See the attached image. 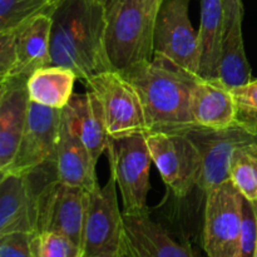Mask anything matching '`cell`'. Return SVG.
<instances>
[{
	"instance_id": "6da1fadb",
	"label": "cell",
	"mask_w": 257,
	"mask_h": 257,
	"mask_svg": "<svg viewBox=\"0 0 257 257\" xmlns=\"http://www.w3.org/2000/svg\"><path fill=\"white\" fill-rule=\"evenodd\" d=\"M52 19V65L68 68L85 84L112 69L105 50V5L97 0H59Z\"/></svg>"
},
{
	"instance_id": "7a4b0ae2",
	"label": "cell",
	"mask_w": 257,
	"mask_h": 257,
	"mask_svg": "<svg viewBox=\"0 0 257 257\" xmlns=\"http://www.w3.org/2000/svg\"><path fill=\"white\" fill-rule=\"evenodd\" d=\"M123 75L140 95L147 133H187L197 128L191 113V90L197 77L157 55Z\"/></svg>"
},
{
	"instance_id": "3957f363",
	"label": "cell",
	"mask_w": 257,
	"mask_h": 257,
	"mask_svg": "<svg viewBox=\"0 0 257 257\" xmlns=\"http://www.w3.org/2000/svg\"><path fill=\"white\" fill-rule=\"evenodd\" d=\"M156 13L142 0H108L105 50L113 70L125 74L155 58Z\"/></svg>"
},
{
	"instance_id": "277c9868",
	"label": "cell",
	"mask_w": 257,
	"mask_h": 257,
	"mask_svg": "<svg viewBox=\"0 0 257 257\" xmlns=\"http://www.w3.org/2000/svg\"><path fill=\"white\" fill-rule=\"evenodd\" d=\"M201 241L207 257H238L243 196L231 180L205 193Z\"/></svg>"
},
{
	"instance_id": "5b68a950",
	"label": "cell",
	"mask_w": 257,
	"mask_h": 257,
	"mask_svg": "<svg viewBox=\"0 0 257 257\" xmlns=\"http://www.w3.org/2000/svg\"><path fill=\"white\" fill-rule=\"evenodd\" d=\"M110 173L120 190L123 213L150 211L147 205L151 190L150 170L152 157L148 150L146 133L110 140L108 147Z\"/></svg>"
},
{
	"instance_id": "8992f818",
	"label": "cell",
	"mask_w": 257,
	"mask_h": 257,
	"mask_svg": "<svg viewBox=\"0 0 257 257\" xmlns=\"http://www.w3.org/2000/svg\"><path fill=\"white\" fill-rule=\"evenodd\" d=\"M191 0H162L155 19V55L198 77V32L190 19Z\"/></svg>"
},
{
	"instance_id": "52a82bcc",
	"label": "cell",
	"mask_w": 257,
	"mask_h": 257,
	"mask_svg": "<svg viewBox=\"0 0 257 257\" xmlns=\"http://www.w3.org/2000/svg\"><path fill=\"white\" fill-rule=\"evenodd\" d=\"M100 102L110 140L147 133L145 113L135 85L117 70H105L85 83Z\"/></svg>"
},
{
	"instance_id": "ba28073f",
	"label": "cell",
	"mask_w": 257,
	"mask_h": 257,
	"mask_svg": "<svg viewBox=\"0 0 257 257\" xmlns=\"http://www.w3.org/2000/svg\"><path fill=\"white\" fill-rule=\"evenodd\" d=\"M152 162L163 182L178 198L197 187L202 161L195 143L186 133H146Z\"/></svg>"
},
{
	"instance_id": "9c48e42d",
	"label": "cell",
	"mask_w": 257,
	"mask_h": 257,
	"mask_svg": "<svg viewBox=\"0 0 257 257\" xmlns=\"http://www.w3.org/2000/svg\"><path fill=\"white\" fill-rule=\"evenodd\" d=\"M117 182L110 173L104 186H97L89 192L83 257H119L123 242V211L117 197Z\"/></svg>"
},
{
	"instance_id": "30bf717a",
	"label": "cell",
	"mask_w": 257,
	"mask_h": 257,
	"mask_svg": "<svg viewBox=\"0 0 257 257\" xmlns=\"http://www.w3.org/2000/svg\"><path fill=\"white\" fill-rule=\"evenodd\" d=\"M89 192L58 178L48 183L39 195L38 232L59 233L82 248Z\"/></svg>"
},
{
	"instance_id": "8fae6325",
	"label": "cell",
	"mask_w": 257,
	"mask_h": 257,
	"mask_svg": "<svg viewBox=\"0 0 257 257\" xmlns=\"http://www.w3.org/2000/svg\"><path fill=\"white\" fill-rule=\"evenodd\" d=\"M186 135L195 143L202 161L197 187L203 193L230 180V165L237 148L257 146V135L236 124L222 130L197 127Z\"/></svg>"
},
{
	"instance_id": "7c38bea8",
	"label": "cell",
	"mask_w": 257,
	"mask_h": 257,
	"mask_svg": "<svg viewBox=\"0 0 257 257\" xmlns=\"http://www.w3.org/2000/svg\"><path fill=\"white\" fill-rule=\"evenodd\" d=\"M62 110L30 100L27 123L17 155L9 168L3 173L29 172L55 160Z\"/></svg>"
},
{
	"instance_id": "4fadbf2b",
	"label": "cell",
	"mask_w": 257,
	"mask_h": 257,
	"mask_svg": "<svg viewBox=\"0 0 257 257\" xmlns=\"http://www.w3.org/2000/svg\"><path fill=\"white\" fill-rule=\"evenodd\" d=\"M119 257H198L192 243L181 241L170 228L151 217L150 211L123 213Z\"/></svg>"
},
{
	"instance_id": "5bb4252c",
	"label": "cell",
	"mask_w": 257,
	"mask_h": 257,
	"mask_svg": "<svg viewBox=\"0 0 257 257\" xmlns=\"http://www.w3.org/2000/svg\"><path fill=\"white\" fill-rule=\"evenodd\" d=\"M28 75L14 74L0 80V173L14 161L29 110Z\"/></svg>"
},
{
	"instance_id": "9a60e30c",
	"label": "cell",
	"mask_w": 257,
	"mask_h": 257,
	"mask_svg": "<svg viewBox=\"0 0 257 257\" xmlns=\"http://www.w3.org/2000/svg\"><path fill=\"white\" fill-rule=\"evenodd\" d=\"M55 168L58 180L70 186L93 191L99 186L95 167L89 150L75 127L74 118L69 107L63 108L59 138L55 152Z\"/></svg>"
},
{
	"instance_id": "2e32d148",
	"label": "cell",
	"mask_w": 257,
	"mask_h": 257,
	"mask_svg": "<svg viewBox=\"0 0 257 257\" xmlns=\"http://www.w3.org/2000/svg\"><path fill=\"white\" fill-rule=\"evenodd\" d=\"M242 0H223V29L221 40L218 79L233 89L251 82L242 37Z\"/></svg>"
},
{
	"instance_id": "e0dca14e",
	"label": "cell",
	"mask_w": 257,
	"mask_h": 257,
	"mask_svg": "<svg viewBox=\"0 0 257 257\" xmlns=\"http://www.w3.org/2000/svg\"><path fill=\"white\" fill-rule=\"evenodd\" d=\"M191 113L196 125L222 130L235 124V99L220 79L197 77L191 90Z\"/></svg>"
},
{
	"instance_id": "ac0fdd59",
	"label": "cell",
	"mask_w": 257,
	"mask_h": 257,
	"mask_svg": "<svg viewBox=\"0 0 257 257\" xmlns=\"http://www.w3.org/2000/svg\"><path fill=\"white\" fill-rule=\"evenodd\" d=\"M13 32H15L17 43V65L12 75L23 74L29 77L35 70L52 65V19L49 14L39 15Z\"/></svg>"
},
{
	"instance_id": "d6986e66",
	"label": "cell",
	"mask_w": 257,
	"mask_h": 257,
	"mask_svg": "<svg viewBox=\"0 0 257 257\" xmlns=\"http://www.w3.org/2000/svg\"><path fill=\"white\" fill-rule=\"evenodd\" d=\"M68 107L74 118L78 133L93 160L98 162L100 156L108 151L110 143L102 104L94 93L87 89L84 94H73Z\"/></svg>"
},
{
	"instance_id": "ffe728a7",
	"label": "cell",
	"mask_w": 257,
	"mask_h": 257,
	"mask_svg": "<svg viewBox=\"0 0 257 257\" xmlns=\"http://www.w3.org/2000/svg\"><path fill=\"white\" fill-rule=\"evenodd\" d=\"M222 29L223 0H201V19L197 30L200 52L198 77L203 79H218Z\"/></svg>"
},
{
	"instance_id": "44dd1931",
	"label": "cell",
	"mask_w": 257,
	"mask_h": 257,
	"mask_svg": "<svg viewBox=\"0 0 257 257\" xmlns=\"http://www.w3.org/2000/svg\"><path fill=\"white\" fill-rule=\"evenodd\" d=\"M77 75L68 68L48 65L40 68L28 78V93L32 102L45 107L63 109L73 97Z\"/></svg>"
},
{
	"instance_id": "7402d4cb",
	"label": "cell",
	"mask_w": 257,
	"mask_h": 257,
	"mask_svg": "<svg viewBox=\"0 0 257 257\" xmlns=\"http://www.w3.org/2000/svg\"><path fill=\"white\" fill-rule=\"evenodd\" d=\"M52 8L49 0H0V32L19 29L29 20L49 14Z\"/></svg>"
},
{
	"instance_id": "603a6c76",
	"label": "cell",
	"mask_w": 257,
	"mask_h": 257,
	"mask_svg": "<svg viewBox=\"0 0 257 257\" xmlns=\"http://www.w3.org/2000/svg\"><path fill=\"white\" fill-rule=\"evenodd\" d=\"M235 99V124L257 135V79L231 89Z\"/></svg>"
},
{
	"instance_id": "cb8c5ba5",
	"label": "cell",
	"mask_w": 257,
	"mask_h": 257,
	"mask_svg": "<svg viewBox=\"0 0 257 257\" xmlns=\"http://www.w3.org/2000/svg\"><path fill=\"white\" fill-rule=\"evenodd\" d=\"M33 257H83V252L65 236L42 231L33 238Z\"/></svg>"
},
{
	"instance_id": "d4e9b609",
	"label": "cell",
	"mask_w": 257,
	"mask_h": 257,
	"mask_svg": "<svg viewBox=\"0 0 257 257\" xmlns=\"http://www.w3.org/2000/svg\"><path fill=\"white\" fill-rule=\"evenodd\" d=\"M257 252V207L243 197L242 227L238 257H256Z\"/></svg>"
},
{
	"instance_id": "484cf974",
	"label": "cell",
	"mask_w": 257,
	"mask_h": 257,
	"mask_svg": "<svg viewBox=\"0 0 257 257\" xmlns=\"http://www.w3.org/2000/svg\"><path fill=\"white\" fill-rule=\"evenodd\" d=\"M34 235L30 232L0 235V257H33Z\"/></svg>"
},
{
	"instance_id": "4316f807",
	"label": "cell",
	"mask_w": 257,
	"mask_h": 257,
	"mask_svg": "<svg viewBox=\"0 0 257 257\" xmlns=\"http://www.w3.org/2000/svg\"><path fill=\"white\" fill-rule=\"evenodd\" d=\"M17 65L15 32H0V80L14 73Z\"/></svg>"
},
{
	"instance_id": "83f0119b",
	"label": "cell",
	"mask_w": 257,
	"mask_h": 257,
	"mask_svg": "<svg viewBox=\"0 0 257 257\" xmlns=\"http://www.w3.org/2000/svg\"><path fill=\"white\" fill-rule=\"evenodd\" d=\"M143 3H145L146 5H147V8H150L151 10H153V12H157L158 8H160L161 3H162V0H142Z\"/></svg>"
},
{
	"instance_id": "f1b7e54d",
	"label": "cell",
	"mask_w": 257,
	"mask_h": 257,
	"mask_svg": "<svg viewBox=\"0 0 257 257\" xmlns=\"http://www.w3.org/2000/svg\"><path fill=\"white\" fill-rule=\"evenodd\" d=\"M97 2H99V3H102V4H104V5H107V3H108V0H97Z\"/></svg>"
},
{
	"instance_id": "f546056e",
	"label": "cell",
	"mask_w": 257,
	"mask_h": 257,
	"mask_svg": "<svg viewBox=\"0 0 257 257\" xmlns=\"http://www.w3.org/2000/svg\"><path fill=\"white\" fill-rule=\"evenodd\" d=\"M49 2H50V3H52V4H53V5H54V4H55V3H58V2H59V0H49Z\"/></svg>"
},
{
	"instance_id": "4dcf8cb0",
	"label": "cell",
	"mask_w": 257,
	"mask_h": 257,
	"mask_svg": "<svg viewBox=\"0 0 257 257\" xmlns=\"http://www.w3.org/2000/svg\"><path fill=\"white\" fill-rule=\"evenodd\" d=\"M90 257H104V256H90Z\"/></svg>"
},
{
	"instance_id": "1f68e13d",
	"label": "cell",
	"mask_w": 257,
	"mask_h": 257,
	"mask_svg": "<svg viewBox=\"0 0 257 257\" xmlns=\"http://www.w3.org/2000/svg\"><path fill=\"white\" fill-rule=\"evenodd\" d=\"M256 257H257V252H256Z\"/></svg>"
},
{
	"instance_id": "d6a6232c",
	"label": "cell",
	"mask_w": 257,
	"mask_h": 257,
	"mask_svg": "<svg viewBox=\"0 0 257 257\" xmlns=\"http://www.w3.org/2000/svg\"><path fill=\"white\" fill-rule=\"evenodd\" d=\"M256 207H257V205H256Z\"/></svg>"
}]
</instances>
